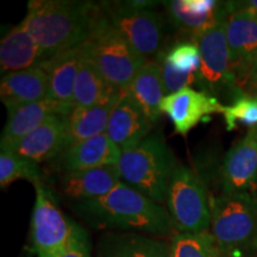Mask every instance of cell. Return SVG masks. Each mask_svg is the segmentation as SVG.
Masks as SVG:
<instances>
[{
    "mask_svg": "<svg viewBox=\"0 0 257 257\" xmlns=\"http://www.w3.org/2000/svg\"><path fill=\"white\" fill-rule=\"evenodd\" d=\"M155 62L160 67L167 95L198 85L201 54L192 37L186 36L170 46H163L155 56Z\"/></svg>",
    "mask_w": 257,
    "mask_h": 257,
    "instance_id": "11",
    "label": "cell"
},
{
    "mask_svg": "<svg viewBox=\"0 0 257 257\" xmlns=\"http://www.w3.org/2000/svg\"><path fill=\"white\" fill-rule=\"evenodd\" d=\"M226 32L231 67L237 83L244 92L257 60V15L243 5V2H227Z\"/></svg>",
    "mask_w": 257,
    "mask_h": 257,
    "instance_id": "10",
    "label": "cell"
},
{
    "mask_svg": "<svg viewBox=\"0 0 257 257\" xmlns=\"http://www.w3.org/2000/svg\"><path fill=\"white\" fill-rule=\"evenodd\" d=\"M43 53L23 24L12 28L0 44V72L6 74L41 66Z\"/></svg>",
    "mask_w": 257,
    "mask_h": 257,
    "instance_id": "23",
    "label": "cell"
},
{
    "mask_svg": "<svg viewBox=\"0 0 257 257\" xmlns=\"http://www.w3.org/2000/svg\"><path fill=\"white\" fill-rule=\"evenodd\" d=\"M49 79L41 66L6 74L0 82V98L9 110L48 99Z\"/></svg>",
    "mask_w": 257,
    "mask_h": 257,
    "instance_id": "20",
    "label": "cell"
},
{
    "mask_svg": "<svg viewBox=\"0 0 257 257\" xmlns=\"http://www.w3.org/2000/svg\"><path fill=\"white\" fill-rule=\"evenodd\" d=\"M126 93L153 124L160 120L162 115L160 105L167 94L160 67L155 60L147 61L141 67Z\"/></svg>",
    "mask_w": 257,
    "mask_h": 257,
    "instance_id": "25",
    "label": "cell"
},
{
    "mask_svg": "<svg viewBox=\"0 0 257 257\" xmlns=\"http://www.w3.org/2000/svg\"><path fill=\"white\" fill-rule=\"evenodd\" d=\"M85 43L59 55L51 57L41 64L49 79V94L48 98L60 104L73 105L74 88L76 76L81 66Z\"/></svg>",
    "mask_w": 257,
    "mask_h": 257,
    "instance_id": "22",
    "label": "cell"
},
{
    "mask_svg": "<svg viewBox=\"0 0 257 257\" xmlns=\"http://www.w3.org/2000/svg\"><path fill=\"white\" fill-rule=\"evenodd\" d=\"M75 211L92 226L149 233L160 238L178 234L168 208L120 181L105 197L79 201Z\"/></svg>",
    "mask_w": 257,
    "mask_h": 257,
    "instance_id": "1",
    "label": "cell"
},
{
    "mask_svg": "<svg viewBox=\"0 0 257 257\" xmlns=\"http://www.w3.org/2000/svg\"><path fill=\"white\" fill-rule=\"evenodd\" d=\"M246 92L244 91L245 94L249 95H257V67L252 69L251 74H250V78L248 80V83H246L245 88Z\"/></svg>",
    "mask_w": 257,
    "mask_h": 257,
    "instance_id": "31",
    "label": "cell"
},
{
    "mask_svg": "<svg viewBox=\"0 0 257 257\" xmlns=\"http://www.w3.org/2000/svg\"><path fill=\"white\" fill-rule=\"evenodd\" d=\"M49 257H91V243L87 232L78 225L70 242Z\"/></svg>",
    "mask_w": 257,
    "mask_h": 257,
    "instance_id": "30",
    "label": "cell"
},
{
    "mask_svg": "<svg viewBox=\"0 0 257 257\" xmlns=\"http://www.w3.org/2000/svg\"><path fill=\"white\" fill-rule=\"evenodd\" d=\"M225 22L226 18L193 38L198 43L201 54L197 86L201 92L218 100L225 99L233 102L245 93L237 83L231 67Z\"/></svg>",
    "mask_w": 257,
    "mask_h": 257,
    "instance_id": "7",
    "label": "cell"
},
{
    "mask_svg": "<svg viewBox=\"0 0 257 257\" xmlns=\"http://www.w3.org/2000/svg\"><path fill=\"white\" fill-rule=\"evenodd\" d=\"M42 169L38 163L17 154L2 150L0 153V186L8 187L17 180H28L32 184L42 182Z\"/></svg>",
    "mask_w": 257,
    "mask_h": 257,
    "instance_id": "28",
    "label": "cell"
},
{
    "mask_svg": "<svg viewBox=\"0 0 257 257\" xmlns=\"http://www.w3.org/2000/svg\"><path fill=\"white\" fill-rule=\"evenodd\" d=\"M99 5L72 0H32L22 24L46 61L88 40Z\"/></svg>",
    "mask_w": 257,
    "mask_h": 257,
    "instance_id": "2",
    "label": "cell"
},
{
    "mask_svg": "<svg viewBox=\"0 0 257 257\" xmlns=\"http://www.w3.org/2000/svg\"><path fill=\"white\" fill-rule=\"evenodd\" d=\"M211 233L225 257H248L257 250V193L211 198Z\"/></svg>",
    "mask_w": 257,
    "mask_h": 257,
    "instance_id": "4",
    "label": "cell"
},
{
    "mask_svg": "<svg viewBox=\"0 0 257 257\" xmlns=\"http://www.w3.org/2000/svg\"><path fill=\"white\" fill-rule=\"evenodd\" d=\"M256 67H257V60H256V62H255V66H253V68H256ZM252 68V69H253ZM251 72H252V70H251Z\"/></svg>",
    "mask_w": 257,
    "mask_h": 257,
    "instance_id": "33",
    "label": "cell"
},
{
    "mask_svg": "<svg viewBox=\"0 0 257 257\" xmlns=\"http://www.w3.org/2000/svg\"><path fill=\"white\" fill-rule=\"evenodd\" d=\"M121 94L123 93H115L105 101L91 107H74L66 117L68 148L105 134L110 115Z\"/></svg>",
    "mask_w": 257,
    "mask_h": 257,
    "instance_id": "24",
    "label": "cell"
},
{
    "mask_svg": "<svg viewBox=\"0 0 257 257\" xmlns=\"http://www.w3.org/2000/svg\"><path fill=\"white\" fill-rule=\"evenodd\" d=\"M219 100L205 92L192 87L168 94L161 101V113L168 115L174 125V133L186 137L193 127L197 126L211 113L223 110Z\"/></svg>",
    "mask_w": 257,
    "mask_h": 257,
    "instance_id": "13",
    "label": "cell"
},
{
    "mask_svg": "<svg viewBox=\"0 0 257 257\" xmlns=\"http://www.w3.org/2000/svg\"><path fill=\"white\" fill-rule=\"evenodd\" d=\"M210 201L200 176L187 166H176L166 204L178 233L207 232L211 227Z\"/></svg>",
    "mask_w": 257,
    "mask_h": 257,
    "instance_id": "6",
    "label": "cell"
},
{
    "mask_svg": "<svg viewBox=\"0 0 257 257\" xmlns=\"http://www.w3.org/2000/svg\"><path fill=\"white\" fill-rule=\"evenodd\" d=\"M167 18L186 36L197 37L202 31L224 21L229 14L227 2L214 0H169L162 2Z\"/></svg>",
    "mask_w": 257,
    "mask_h": 257,
    "instance_id": "14",
    "label": "cell"
},
{
    "mask_svg": "<svg viewBox=\"0 0 257 257\" xmlns=\"http://www.w3.org/2000/svg\"><path fill=\"white\" fill-rule=\"evenodd\" d=\"M34 186L36 199L31 217L32 248L37 257H49L70 242L78 224L60 211L43 182Z\"/></svg>",
    "mask_w": 257,
    "mask_h": 257,
    "instance_id": "9",
    "label": "cell"
},
{
    "mask_svg": "<svg viewBox=\"0 0 257 257\" xmlns=\"http://www.w3.org/2000/svg\"><path fill=\"white\" fill-rule=\"evenodd\" d=\"M178 165L163 135L154 133L136 147L121 152L118 168L124 184L162 205Z\"/></svg>",
    "mask_w": 257,
    "mask_h": 257,
    "instance_id": "3",
    "label": "cell"
},
{
    "mask_svg": "<svg viewBox=\"0 0 257 257\" xmlns=\"http://www.w3.org/2000/svg\"><path fill=\"white\" fill-rule=\"evenodd\" d=\"M243 5L248 8L250 11L257 15V0H250V2H243Z\"/></svg>",
    "mask_w": 257,
    "mask_h": 257,
    "instance_id": "32",
    "label": "cell"
},
{
    "mask_svg": "<svg viewBox=\"0 0 257 257\" xmlns=\"http://www.w3.org/2000/svg\"><path fill=\"white\" fill-rule=\"evenodd\" d=\"M98 257H170V242L136 232L107 233L99 239Z\"/></svg>",
    "mask_w": 257,
    "mask_h": 257,
    "instance_id": "21",
    "label": "cell"
},
{
    "mask_svg": "<svg viewBox=\"0 0 257 257\" xmlns=\"http://www.w3.org/2000/svg\"><path fill=\"white\" fill-rule=\"evenodd\" d=\"M74 108L73 105L60 104L51 99L19 106L8 111V120L0 140L2 150H10L19 141L40 127L44 121L55 114L67 117Z\"/></svg>",
    "mask_w": 257,
    "mask_h": 257,
    "instance_id": "15",
    "label": "cell"
},
{
    "mask_svg": "<svg viewBox=\"0 0 257 257\" xmlns=\"http://www.w3.org/2000/svg\"><path fill=\"white\" fill-rule=\"evenodd\" d=\"M120 181L118 166H104L63 173L60 178V187L67 198L79 202L105 197Z\"/></svg>",
    "mask_w": 257,
    "mask_h": 257,
    "instance_id": "19",
    "label": "cell"
},
{
    "mask_svg": "<svg viewBox=\"0 0 257 257\" xmlns=\"http://www.w3.org/2000/svg\"><path fill=\"white\" fill-rule=\"evenodd\" d=\"M86 43L106 82L121 93L127 91L135 75L148 61L110 23L100 4Z\"/></svg>",
    "mask_w": 257,
    "mask_h": 257,
    "instance_id": "5",
    "label": "cell"
},
{
    "mask_svg": "<svg viewBox=\"0 0 257 257\" xmlns=\"http://www.w3.org/2000/svg\"><path fill=\"white\" fill-rule=\"evenodd\" d=\"M153 126L146 113L125 92L112 111L105 134L120 152H124L149 136Z\"/></svg>",
    "mask_w": 257,
    "mask_h": 257,
    "instance_id": "16",
    "label": "cell"
},
{
    "mask_svg": "<svg viewBox=\"0 0 257 257\" xmlns=\"http://www.w3.org/2000/svg\"><path fill=\"white\" fill-rule=\"evenodd\" d=\"M68 148L64 115L55 114L19 141L9 152L40 163L54 161Z\"/></svg>",
    "mask_w": 257,
    "mask_h": 257,
    "instance_id": "17",
    "label": "cell"
},
{
    "mask_svg": "<svg viewBox=\"0 0 257 257\" xmlns=\"http://www.w3.org/2000/svg\"><path fill=\"white\" fill-rule=\"evenodd\" d=\"M221 113L229 131L238 124L257 127V95L244 94L231 105H224Z\"/></svg>",
    "mask_w": 257,
    "mask_h": 257,
    "instance_id": "29",
    "label": "cell"
},
{
    "mask_svg": "<svg viewBox=\"0 0 257 257\" xmlns=\"http://www.w3.org/2000/svg\"><path fill=\"white\" fill-rule=\"evenodd\" d=\"M100 6L110 23L140 55L148 60L160 53L166 24L162 15L134 8L128 2H102Z\"/></svg>",
    "mask_w": 257,
    "mask_h": 257,
    "instance_id": "8",
    "label": "cell"
},
{
    "mask_svg": "<svg viewBox=\"0 0 257 257\" xmlns=\"http://www.w3.org/2000/svg\"><path fill=\"white\" fill-rule=\"evenodd\" d=\"M256 184L257 127H252L225 154L220 167V186L223 194H234L252 192Z\"/></svg>",
    "mask_w": 257,
    "mask_h": 257,
    "instance_id": "12",
    "label": "cell"
},
{
    "mask_svg": "<svg viewBox=\"0 0 257 257\" xmlns=\"http://www.w3.org/2000/svg\"><path fill=\"white\" fill-rule=\"evenodd\" d=\"M120 155L119 148L102 134L67 148L54 160V166L62 173L118 166Z\"/></svg>",
    "mask_w": 257,
    "mask_h": 257,
    "instance_id": "18",
    "label": "cell"
},
{
    "mask_svg": "<svg viewBox=\"0 0 257 257\" xmlns=\"http://www.w3.org/2000/svg\"><path fill=\"white\" fill-rule=\"evenodd\" d=\"M115 93H121L112 88L99 69L89 54L87 43L85 42V54L76 76L74 88L73 106L74 107H91L105 101Z\"/></svg>",
    "mask_w": 257,
    "mask_h": 257,
    "instance_id": "26",
    "label": "cell"
},
{
    "mask_svg": "<svg viewBox=\"0 0 257 257\" xmlns=\"http://www.w3.org/2000/svg\"><path fill=\"white\" fill-rule=\"evenodd\" d=\"M170 257H225L212 233H178L170 239Z\"/></svg>",
    "mask_w": 257,
    "mask_h": 257,
    "instance_id": "27",
    "label": "cell"
}]
</instances>
